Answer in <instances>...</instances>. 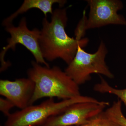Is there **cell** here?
Masks as SVG:
<instances>
[{"mask_svg":"<svg viewBox=\"0 0 126 126\" xmlns=\"http://www.w3.org/2000/svg\"><path fill=\"white\" fill-rule=\"evenodd\" d=\"M67 21L65 8L54 10L50 21L46 17L43 19L39 42L45 60L52 61L61 59L68 65L74 58L78 46L83 48L88 43L87 38L78 40L68 35L65 31Z\"/></svg>","mask_w":126,"mask_h":126,"instance_id":"6da1fadb","label":"cell"},{"mask_svg":"<svg viewBox=\"0 0 126 126\" xmlns=\"http://www.w3.org/2000/svg\"><path fill=\"white\" fill-rule=\"evenodd\" d=\"M31 64L27 74L34 83L35 89L30 106L43 98L64 100L81 95L79 85L59 67L41 66L35 61Z\"/></svg>","mask_w":126,"mask_h":126,"instance_id":"7a4b0ae2","label":"cell"},{"mask_svg":"<svg viewBox=\"0 0 126 126\" xmlns=\"http://www.w3.org/2000/svg\"><path fill=\"white\" fill-rule=\"evenodd\" d=\"M98 101L92 97L81 95L59 102H55L54 98H49L38 105H30L11 113L4 126H41L49 118L62 113L73 104Z\"/></svg>","mask_w":126,"mask_h":126,"instance_id":"3957f363","label":"cell"},{"mask_svg":"<svg viewBox=\"0 0 126 126\" xmlns=\"http://www.w3.org/2000/svg\"><path fill=\"white\" fill-rule=\"evenodd\" d=\"M108 53L107 47L102 41L94 53H87L79 45L74 58L64 71L79 86L90 80L91 75L93 74L113 79L114 75L105 61Z\"/></svg>","mask_w":126,"mask_h":126,"instance_id":"277c9868","label":"cell"},{"mask_svg":"<svg viewBox=\"0 0 126 126\" xmlns=\"http://www.w3.org/2000/svg\"><path fill=\"white\" fill-rule=\"evenodd\" d=\"M5 27L6 31L10 34L11 37L7 39L8 44L3 47L0 54L1 72L6 70L11 65V63L5 60L6 52L10 49L15 50L16 46L18 44L22 45L29 50L33 55L36 63L50 67L43 58L39 42L40 30L36 28L32 30L29 29L25 17L21 19L18 26H14L12 24Z\"/></svg>","mask_w":126,"mask_h":126,"instance_id":"5b68a950","label":"cell"},{"mask_svg":"<svg viewBox=\"0 0 126 126\" xmlns=\"http://www.w3.org/2000/svg\"><path fill=\"white\" fill-rule=\"evenodd\" d=\"M109 106L108 102H82L75 103L62 113L48 118L41 126H72L87 124Z\"/></svg>","mask_w":126,"mask_h":126,"instance_id":"8992f818","label":"cell"},{"mask_svg":"<svg viewBox=\"0 0 126 126\" xmlns=\"http://www.w3.org/2000/svg\"><path fill=\"white\" fill-rule=\"evenodd\" d=\"M90 7L88 17L84 14V29L99 28L109 25H126V20L118 12L123 7L119 0H88Z\"/></svg>","mask_w":126,"mask_h":126,"instance_id":"52a82bcc","label":"cell"},{"mask_svg":"<svg viewBox=\"0 0 126 126\" xmlns=\"http://www.w3.org/2000/svg\"><path fill=\"white\" fill-rule=\"evenodd\" d=\"M35 89L34 83L28 78L16 79L14 81L0 80V94L21 110L30 106Z\"/></svg>","mask_w":126,"mask_h":126,"instance_id":"ba28073f","label":"cell"},{"mask_svg":"<svg viewBox=\"0 0 126 126\" xmlns=\"http://www.w3.org/2000/svg\"><path fill=\"white\" fill-rule=\"evenodd\" d=\"M67 2L65 0H25L21 6L16 12L6 18L2 24L6 27L12 24L14 20L18 15L23 14L32 9H38L41 11L46 17L47 14H53V6L55 3L58 4L60 7H63Z\"/></svg>","mask_w":126,"mask_h":126,"instance_id":"9c48e42d","label":"cell"},{"mask_svg":"<svg viewBox=\"0 0 126 126\" xmlns=\"http://www.w3.org/2000/svg\"><path fill=\"white\" fill-rule=\"evenodd\" d=\"M100 81L94 86L93 89L97 92L101 94H113L123 102L126 108V88L119 89L113 87L102 77L100 76Z\"/></svg>","mask_w":126,"mask_h":126,"instance_id":"30bf717a","label":"cell"},{"mask_svg":"<svg viewBox=\"0 0 126 126\" xmlns=\"http://www.w3.org/2000/svg\"><path fill=\"white\" fill-rule=\"evenodd\" d=\"M122 102L118 99L104 110L103 113L105 116L120 126H126V117L123 112Z\"/></svg>","mask_w":126,"mask_h":126,"instance_id":"8fae6325","label":"cell"},{"mask_svg":"<svg viewBox=\"0 0 126 126\" xmlns=\"http://www.w3.org/2000/svg\"><path fill=\"white\" fill-rule=\"evenodd\" d=\"M120 126L111 121L103 115V112L87 124L81 126Z\"/></svg>","mask_w":126,"mask_h":126,"instance_id":"7c38bea8","label":"cell"},{"mask_svg":"<svg viewBox=\"0 0 126 126\" xmlns=\"http://www.w3.org/2000/svg\"><path fill=\"white\" fill-rule=\"evenodd\" d=\"M15 107L13 103L9 99L0 98V110L7 117L11 114L10 113V110Z\"/></svg>","mask_w":126,"mask_h":126,"instance_id":"4fadbf2b","label":"cell"}]
</instances>
